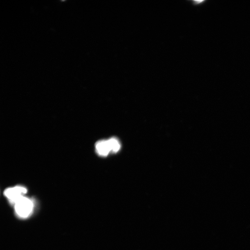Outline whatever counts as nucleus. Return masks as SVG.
Segmentation results:
<instances>
[{"label": "nucleus", "instance_id": "1", "mask_svg": "<svg viewBox=\"0 0 250 250\" xmlns=\"http://www.w3.org/2000/svg\"><path fill=\"white\" fill-rule=\"evenodd\" d=\"M14 204L16 213L23 218L29 217L33 212V203L30 199L27 197H22L16 201Z\"/></svg>", "mask_w": 250, "mask_h": 250}, {"label": "nucleus", "instance_id": "2", "mask_svg": "<svg viewBox=\"0 0 250 250\" xmlns=\"http://www.w3.org/2000/svg\"><path fill=\"white\" fill-rule=\"evenodd\" d=\"M27 192V190L25 187L16 186L6 189L4 194L11 203L14 204L16 201L24 197Z\"/></svg>", "mask_w": 250, "mask_h": 250}, {"label": "nucleus", "instance_id": "3", "mask_svg": "<svg viewBox=\"0 0 250 250\" xmlns=\"http://www.w3.org/2000/svg\"><path fill=\"white\" fill-rule=\"evenodd\" d=\"M95 149L98 154L103 157H106L111 152L107 140L98 141L95 144Z\"/></svg>", "mask_w": 250, "mask_h": 250}, {"label": "nucleus", "instance_id": "4", "mask_svg": "<svg viewBox=\"0 0 250 250\" xmlns=\"http://www.w3.org/2000/svg\"><path fill=\"white\" fill-rule=\"evenodd\" d=\"M107 141L111 153H116L120 150L121 147L120 142L116 138L112 137L107 140Z\"/></svg>", "mask_w": 250, "mask_h": 250}, {"label": "nucleus", "instance_id": "5", "mask_svg": "<svg viewBox=\"0 0 250 250\" xmlns=\"http://www.w3.org/2000/svg\"><path fill=\"white\" fill-rule=\"evenodd\" d=\"M204 1H192V2H193V4L194 5H197L199 4H200V3H202Z\"/></svg>", "mask_w": 250, "mask_h": 250}]
</instances>
